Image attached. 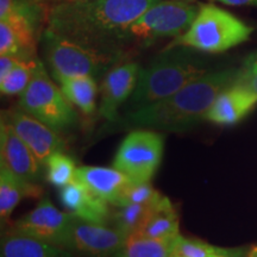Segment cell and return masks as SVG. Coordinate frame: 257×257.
<instances>
[{
	"label": "cell",
	"instance_id": "21",
	"mask_svg": "<svg viewBox=\"0 0 257 257\" xmlns=\"http://www.w3.org/2000/svg\"><path fill=\"white\" fill-rule=\"evenodd\" d=\"M173 240L150 238L134 233L127 236L123 248L113 257H170Z\"/></svg>",
	"mask_w": 257,
	"mask_h": 257
},
{
	"label": "cell",
	"instance_id": "12",
	"mask_svg": "<svg viewBox=\"0 0 257 257\" xmlns=\"http://www.w3.org/2000/svg\"><path fill=\"white\" fill-rule=\"evenodd\" d=\"M140 64L126 62L112 67L102 79L100 87L99 114L106 121H114L119 118L118 110L136 88Z\"/></svg>",
	"mask_w": 257,
	"mask_h": 257
},
{
	"label": "cell",
	"instance_id": "34",
	"mask_svg": "<svg viewBox=\"0 0 257 257\" xmlns=\"http://www.w3.org/2000/svg\"><path fill=\"white\" fill-rule=\"evenodd\" d=\"M29 2L34 3V4H38V3H44V2H53V0H29ZM54 2H63V0H54Z\"/></svg>",
	"mask_w": 257,
	"mask_h": 257
},
{
	"label": "cell",
	"instance_id": "33",
	"mask_svg": "<svg viewBox=\"0 0 257 257\" xmlns=\"http://www.w3.org/2000/svg\"><path fill=\"white\" fill-rule=\"evenodd\" d=\"M248 257H257V245L251 246L248 250Z\"/></svg>",
	"mask_w": 257,
	"mask_h": 257
},
{
	"label": "cell",
	"instance_id": "3",
	"mask_svg": "<svg viewBox=\"0 0 257 257\" xmlns=\"http://www.w3.org/2000/svg\"><path fill=\"white\" fill-rule=\"evenodd\" d=\"M194 51L186 47H169L141 69L127 111L168 98L208 73L204 61Z\"/></svg>",
	"mask_w": 257,
	"mask_h": 257
},
{
	"label": "cell",
	"instance_id": "24",
	"mask_svg": "<svg viewBox=\"0 0 257 257\" xmlns=\"http://www.w3.org/2000/svg\"><path fill=\"white\" fill-rule=\"evenodd\" d=\"M47 180L50 185L63 188L75 181L76 167L72 157L67 156L62 152L55 153L49 157L46 163Z\"/></svg>",
	"mask_w": 257,
	"mask_h": 257
},
{
	"label": "cell",
	"instance_id": "22",
	"mask_svg": "<svg viewBox=\"0 0 257 257\" xmlns=\"http://www.w3.org/2000/svg\"><path fill=\"white\" fill-rule=\"evenodd\" d=\"M155 205L124 204L114 206L115 210L111 212L110 225L126 236L136 233L146 223Z\"/></svg>",
	"mask_w": 257,
	"mask_h": 257
},
{
	"label": "cell",
	"instance_id": "13",
	"mask_svg": "<svg viewBox=\"0 0 257 257\" xmlns=\"http://www.w3.org/2000/svg\"><path fill=\"white\" fill-rule=\"evenodd\" d=\"M0 160L3 167L28 181H35L41 176L43 166L11 124L3 118L0 124Z\"/></svg>",
	"mask_w": 257,
	"mask_h": 257
},
{
	"label": "cell",
	"instance_id": "23",
	"mask_svg": "<svg viewBox=\"0 0 257 257\" xmlns=\"http://www.w3.org/2000/svg\"><path fill=\"white\" fill-rule=\"evenodd\" d=\"M42 62L37 57L21 61L5 78L0 79L3 95H21L36 75Z\"/></svg>",
	"mask_w": 257,
	"mask_h": 257
},
{
	"label": "cell",
	"instance_id": "20",
	"mask_svg": "<svg viewBox=\"0 0 257 257\" xmlns=\"http://www.w3.org/2000/svg\"><path fill=\"white\" fill-rule=\"evenodd\" d=\"M66 98L85 114H92L96 108L98 85L92 76H57Z\"/></svg>",
	"mask_w": 257,
	"mask_h": 257
},
{
	"label": "cell",
	"instance_id": "18",
	"mask_svg": "<svg viewBox=\"0 0 257 257\" xmlns=\"http://www.w3.org/2000/svg\"><path fill=\"white\" fill-rule=\"evenodd\" d=\"M42 188L32 181L15 175L5 167L0 168V218L4 224L25 198H40Z\"/></svg>",
	"mask_w": 257,
	"mask_h": 257
},
{
	"label": "cell",
	"instance_id": "29",
	"mask_svg": "<svg viewBox=\"0 0 257 257\" xmlns=\"http://www.w3.org/2000/svg\"><path fill=\"white\" fill-rule=\"evenodd\" d=\"M237 83L249 89L252 94L257 96V70L256 72H246L242 68V74L237 80Z\"/></svg>",
	"mask_w": 257,
	"mask_h": 257
},
{
	"label": "cell",
	"instance_id": "7",
	"mask_svg": "<svg viewBox=\"0 0 257 257\" xmlns=\"http://www.w3.org/2000/svg\"><path fill=\"white\" fill-rule=\"evenodd\" d=\"M165 152V137L159 131L136 128L121 141L113 167L135 182H147L159 169Z\"/></svg>",
	"mask_w": 257,
	"mask_h": 257
},
{
	"label": "cell",
	"instance_id": "4",
	"mask_svg": "<svg viewBox=\"0 0 257 257\" xmlns=\"http://www.w3.org/2000/svg\"><path fill=\"white\" fill-rule=\"evenodd\" d=\"M253 29L213 4H201L194 21L169 47H186L202 53H223L248 41Z\"/></svg>",
	"mask_w": 257,
	"mask_h": 257
},
{
	"label": "cell",
	"instance_id": "19",
	"mask_svg": "<svg viewBox=\"0 0 257 257\" xmlns=\"http://www.w3.org/2000/svg\"><path fill=\"white\" fill-rule=\"evenodd\" d=\"M136 233L150 238L167 240H173L179 236V216L169 198L163 195V198L154 206L146 223Z\"/></svg>",
	"mask_w": 257,
	"mask_h": 257
},
{
	"label": "cell",
	"instance_id": "30",
	"mask_svg": "<svg viewBox=\"0 0 257 257\" xmlns=\"http://www.w3.org/2000/svg\"><path fill=\"white\" fill-rule=\"evenodd\" d=\"M213 257H248V250L245 249H226Z\"/></svg>",
	"mask_w": 257,
	"mask_h": 257
},
{
	"label": "cell",
	"instance_id": "27",
	"mask_svg": "<svg viewBox=\"0 0 257 257\" xmlns=\"http://www.w3.org/2000/svg\"><path fill=\"white\" fill-rule=\"evenodd\" d=\"M0 55H18L24 59H32L25 55L21 41L14 29L0 21Z\"/></svg>",
	"mask_w": 257,
	"mask_h": 257
},
{
	"label": "cell",
	"instance_id": "16",
	"mask_svg": "<svg viewBox=\"0 0 257 257\" xmlns=\"http://www.w3.org/2000/svg\"><path fill=\"white\" fill-rule=\"evenodd\" d=\"M60 200L67 211L80 219L110 225L111 205L96 197L78 180L61 188Z\"/></svg>",
	"mask_w": 257,
	"mask_h": 257
},
{
	"label": "cell",
	"instance_id": "28",
	"mask_svg": "<svg viewBox=\"0 0 257 257\" xmlns=\"http://www.w3.org/2000/svg\"><path fill=\"white\" fill-rule=\"evenodd\" d=\"M23 60L27 59L18 55H0V79L5 78Z\"/></svg>",
	"mask_w": 257,
	"mask_h": 257
},
{
	"label": "cell",
	"instance_id": "1",
	"mask_svg": "<svg viewBox=\"0 0 257 257\" xmlns=\"http://www.w3.org/2000/svg\"><path fill=\"white\" fill-rule=\"evenodd\" d=\"M160 0H63L47 12V29L69 40L105 51H119L128 29Z\"/></svg>",
	"mask_w": 257,
	"mask_h": 257
},
{
	"label": "cell",
	"instance_id": "32",
	"mask_svg": "<svg viewBox=\"0 0 257 257\" xmlns=\"http://www.w3.org/2000/svg\"><path fill=\"white\" fill-rule=\"evenodd\" d=\"M217 2L231 6H256L257 8V0H217Z\"/></svg>",
	"mask_w": 257,
	"mask_h": 257
},
{
	"label": "cell",
	"instance_id": "6",
	"mask_svg": "<svg viewBox=\"0 0 257 257\" xmlns=\"http://www.w3.org/2000/svg\"><path fill=\"white\" fill-rule=\"evenodd\" d=\"M19 107L57 133L72 127L78 119L73 104L60 86L51 81L43 64L19 95Z\"/></svg>",
	"mask_w": 257,
	"mask_h": 257
},
{
	"label": "cell",
	"instance_id": "10",
	"mask_svg": "<svg viewBox=\"0 0 257 257\" xmlns=\"http://www.w3.org/2000/svg\"><path fill=\"white\" fill-rule=\"evenodd\" d=\"M75 217L70 212L59 210L49 199L43 198L34 210L15 221L12 230L63 248L70 223Z\"/></svg>",
	"mask_w": 257,
	"mask_h": 257
},
{
	"label": "cell",
	"instance_id": "17",
	"mask_svg": "<svg viewBox=\"0 0 257 257\" xmlns=\"http://www.w3.org/2000/svg\"><path fill=\"white\" fill-rule=\"evenodd\" d=\"M0 255L2 257H73V252L11 229L3 236Z\"/></svg>",
	"mask_w": 257,
	"mask_h": 257
},
{
	"label": "cell",
	"instance_id": "26",
	"mask_svg": "<svg viewBox=\"0 0 257 257\" xmlns=\"http://www.w3.org/2000/svg\"><path fill=\"white\" fill-rule=\"evenodd\" d=\"M163 195L153 187L150 181L147 182H134L131 187L125 193L124 198L121 199L119 205L124 204H142V205H154L157 204ZM117 205V206H119Z\"/></svg>",
	"mask_w": 257,
	"mask_h": 257
},
{
	"label": "cell",
	"instance_id": "14",
	"mask_svg": "<svg viewBox=\"0 0 257 257\" xmlns=\"http://www.w3.org/2000/svg\"><path fill=\"white\" fill-rule=\"evenodd\" d=\"M75 180L81 182L98 198L117 206L120 204L125 193L134 184V180L114 167L81 166L76 169Z\"/></svg>",
	"mask_w": 257,
	"mask_h": 257
},
{
	"label": "cell",
	"instance_id": "8",
	"mask_svg": "<svg viewBox=\"0 0 257 257\" xmlns=\"http://www.w3.org/2000/svg\"><path fill=\"white\" fill-rule=\"evenodd\" d=\"M198 6L181 0L157 2L144 11L128 29V41H155L157 38L179 37L194 21Z\"/></svg>",
	"mask_w": 257,
	"mask_h": 257
},
{
	"label": "cell",
	"instance_id": "25",
	"mask_svg": "<svg viewBox=\"0 0 257 257\" xmlns=\"http://www.w3.org/2000/svg\"><path fill=\"white\" fill-rule=\"evenodd\" d=\"M223 249L204 240L187 238L179 234L172 243L170 257H213L223 251Z\"/></svg>",
	"mask_w": 257,
	"mask_h": 257
},
{
	"label": "cell",
	"instance_id": "11",
	"mask_svg": "<svg viewBox=\"0 0 257 257\" xmlns=\"http://www.w3.org/2000/svg\"><path fill=\"white\" fill-rule=\"evenodd\" d=\"M2 118L11 124L43 167H46L51 155L64 149V143L57 131L32 117L21 107L3 111Z\"/></svg>",
	"mask_w": 257,
	"mask_h": 257
},
{
	"label": "cell",
	"instance_id": "2",
	"mask_svg": "<svg viewBox=\"0 0 257 257\" xmlns=\"http://www.w3.org/2000/svg\"><path fill=\"white\" fill-rule=\"evenodd\" d=\"M240 74L242 69L234 68L208 72L168 98L126 111L114 121H106L98 136L136 128L185 133L205 120V115L217 96L234 85Z\"/></svg>",
	"mask_w": 257,
	"mask_h": 257
},
{
	"label": "cell",
	"instance_id": "9",
	"mask_svg": "<svg viewBox=\"0 0 257 257\" xmlns=\"http://www.w3.org/2000/svg\"><path fill=\"white\" fill-rule=\"evenodd\" d=\"M127 236L108 224L75 217L64 239L63 248L87 257H113L123 248Z\"/></svg>",
	"mask_w": 257,
	"mask_h": 257
},
{
	"label": "cell",
	"instance_id": "31",
	"mask_svg": "<svg viewBox=\"0 0 257 257\" xmlns=\"http://www.w3.org/2000/svg\"><path fill=\"white\" fill-rule=\"evenodd\" d=\"M243 69L246 72H256L257 70V51L250 54L243 63Z\"/></svg>",
	"mask_w": 257,
	"mask_h": 257
},
{
	"label": "cell",
	"instance_id": "5",
	"mask_svg": "<svg viewBox=\"0 0 257 257\" xmlns=\"http://www.w3.org/2000/svg\"><path fill=\"white\" fill-rule=\"evenodd\" d=\"M44 56L57 76H98L104 75L120 59L118 51H105L85 46L46 29L42 35Z\"/></svg>",
	"mask_w": 257,
	"mask_h": 257
},
{
	"label": "cell",
	"instance_id": "15",
	"mask_svg": "<svg viewBox=\"0 0 257 257\" xmlns=\"http://www.w3.org/2000/svg\"><path fill=\"white\" fill-rule=\"evenodd\" d=\"M257 105V96L234 83L217 96L205 115V120L218 125H232L245 118Z\"/></svg>",
	"mask_w": 257,
	"mask_h": 257
}]
</instances>
